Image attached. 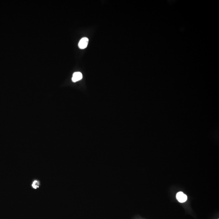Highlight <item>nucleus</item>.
I'll return each mask as SVG.
<instances>
[{"label":"nucleus","instance_id":"obj_1","mask_svg":"<svg viewBox=\"0 0 219 219\" xmlns=\"http://www.w3.org/2000/svg\"><path fill=\"white\" fill-rule=\"evenodd\" d=\"M176 198L178 201L181 203L185 202L188 199L187 195L181 192H179L176 194Z\"/></svg>","mask_w":219,"mask_h":219},{"label":"nucleus","instance_id":"obj_2","mask_svg":"<svg viewBox=\"0 0 219 219\" xmlns=\"http://www.w3.org/2000/svg\"><path fill=\"white\" fill-rule=\"evenodd\" d=\"M88 39L87 38H83L81 39L78 44L79 48L83 49L87 47L88 44Z\"/></svg>","mask_w":219,"mask_h":219},{"label":"nucleus","instance_id":"obj_3","mask_svg":"<svg viewBox=\"0 0 219 219\" xmlns=\"http://www.w3.org/2000/svg\"><path fill=\"white\" fill-rule=\"evenodd\" d=\"M82 78V73L80 72H76L74 73L73 75L72 78V81L73 82H77L78 81H80Z\"/></svg>","mask_w":219,"mask_h":219},{"label":"nucleus","instance_id":"obj_4","mask_svg":"<svg viewBox=\"0 0 219 219\" xmlns=\"http://www.w3.org/2000/svg\"><path fill=\"white\" fill-rule=\"evenodd\" d=\"M38 185H39V183L38 181H34L33 184L32 185V187H33V188H35V189H36L37 188H38Z\"/></svg>","mask_w":219,"mask_h":219}]
</instances>
